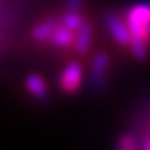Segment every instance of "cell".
I'll return each instance as SVG.
<instances>
[{
  "label": "cell",
  "mask_w": 150,
  "mask_h": 150,
  "mask_svg": "<svg viewBox=\"0 0 150 150\" xmlns=\"http://www.w3.org/2000/svg\"><path fill=\"white\" fill-rule=\"evenodd\" d=\"M131 39H140L150 46V4H135L127 13Z\"/></svg>",
  "instance_id": "6da1fadb"
},
{
  "label": "cell",
  "mask_w": 150,
  "mask_h": 150,
  "mask_svg": "<svg viewBox=\"0 0 150 150\" xmlns=\"http://www.w3.org/2000/svg\"><path fill=\"white\" fill-rule=\"evenodd\" d=\"M82 65L78 61H71L64 67L60 75V88L64 93H75L82 83Z\"/></svg>",
  "instance_id": "7a4b0ae2"
},
{
  "label": "cell",
  "mask_w": 150,
  "mask_h": 150,
  "mask_svg": "<svg viewBox=\"0 0 150 150\" xmlns=\"http://www.w3.org/2000/svg\"><path fill=\"white\" fill-rule=\"evenodd\" d=\"M104 24H106L108 33L118 45H129L131 32H129L128 24L117 13H107L104 17Z\"/></svg>",
  "instance_id": "3957f363"
},
{
  "label": "cell",
  "mask_w": 150,
  "mask_h": 150,
  "mask_svg": "<svg viewBox=\"0 0 150 150\" xmlns=\"http://www.w3.org/2000/svg\"><path fill=\"white\" fill-rule=\"evenodd\" d=\"M110 60L106 53H97L92 61V71H91V83L95 89H102L106 83Z\"/></svg>",
  "instance_id": "277c9868"
},
{
  "label": "cell",
  "mask_w": 150,
  "mask_h": 150,
  "mask_svg": "<svg viewBox=\"0 0 150 150\" xmlns=\"http://www.w3.org/2000/svg\"><path fill=\"white\" fill-rule=\"evenodd\" d=\"M59 22L56 21L54 18H49V20H45V21L39 22L38 25H35V28L31 32V36L36 40V42H46V40H50L53 33L56 32V29L59 28Z\"/></svg>",
  "instance_id": "5b68a950"
},
{
  "label": "cell",
  "mask_w": 150,
  "mask_h": 150,
  "mask_svg": "<svg viewBox=\"0 0 150 150\" xmlns=\"http://www.w3.org/2000/svg\"><path fill=\"white\" fill-rule=\"evenodd\" d=\"M75 50L78 54H86L89 52L92 43V25L88 21H85L81 28L76 31V36H75Z\"/></svg>",
  "instance_id": "8992f818"
},
{
  "label": "cell",
  "mask_w": 150,
  "mask_h": 150,
  "mask_svg": "<svg viewBox=\"0 0 150 150\" xmlns=\"http://www.w3.org/2000/svg\"><path fill=\"white\" fill-rule=\"evenodd\" d=\"M25 86L29 91V93L39 100H45L47 97V86H46V82L43 81L42 76H39L36 74L28 75L27 79H25Z\"/></svg>",
  "instance_id": "52a82bcc"
},
{
  "label": "cell",
  "mask_w": 150,
  "mask_h": 150,
  "mask_svg": "<svg viewBox=\"0 0 150 150\" xmlns=\"http://www.w3.org/2000/svg\"><path fill=\"white\" fill-rule=\"evenodd\" d=\"M72 32L74 31L68 29L64 25H59V28L56 29V32L53 33V36L50 39V42L57 47H67L75 40V36Z\"/></svg>",
  "instance_id": "ba28073f"
},
{
  "label": "cell",
  "mask_w": 150,
  "mask_h": 150,
  "mask_svg": "<svg viewBox=\"0 0 150 150\" xmlns=\"http://www.w3.org/2000/svg\"><path fill=\"white\" fill-rule=\"evenodd\" d=\"M83 22L85 18L79 11H67L61 18V25L67 27L71 31H78Z\"/></svg>",
  "instance_id": "9c48e42d"
},
{
  "label": "cell",
  "mask_w": 150,
  "mask_h": 150,
  "mask_svg": "<svg viewBox=\"0 0 150 150\" xmlns=\"http://www.w3.org/2000/svg\"><path fill=\"white\" fill-rule=\"evenodd\" d=\"M135 138L132 135H124L117 142V147L121 150H132L135 149Z\"/></svg>",
  "instance_id": "30bf717a"
},
{
  "label": "cell",
  "mask_w": 150,
  "mask_h": 150,
  "mask_svg": "<svg viewBox=\"0 0 150 150\" xmlns=\"http://www.w3.org/2000/svg\"><path fill=\"white\" fill-rule=\"evenodd\" d=\"M85 0H65V11H81Z\"/></svg>",
  "instance_id": "8fae6325"
},
{
  "label": "cell",
  "mask_w": 150,
  "mask_h": 150,
  "mask_svg": "<svg viewBox=\"0 0 150 150\" xmlns=\"http://www.w3.org/2000/svg\"><path fill=\"white\" fill-rule=\"evenodd\" d=\"M149 149H150V143H149Z\"/></svg>",
  "instance_id": "7c38bea8"
}]
</instances>
